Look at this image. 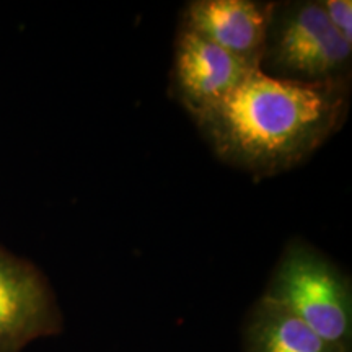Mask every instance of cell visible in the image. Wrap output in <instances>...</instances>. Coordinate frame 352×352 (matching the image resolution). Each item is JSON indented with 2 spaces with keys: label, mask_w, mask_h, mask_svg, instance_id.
I'll list each match as a JSON object with an SVG mask.
<instances>
[{
  "label": "cell",
  "mask_w": 352,
  "mask_h": 352,
  "mask_svg": "<svg viewBox=\"0 0 352 352\" xmlns=\"http://www.w3.org/2000/svg\"><path fill=\"white\" fill-rule=\"evenodd\" d=\"M328 20L346 41L352 43V2L351 0H323L321 2Z\"/></svg>",
  "instance_id": "obj_8"
},
{
  "label": "cell",
  "mask_w": 352,
  "mask_h": 352,
  "mask_svg": "<svg viewBox=\"0 0 352 352\" xmlns=\"http://www.w3.org/2000/svg\"><path fill=\"white\" fill-rule=\"evenodd\" d=\"M243 347L245 352H341L264 297H259L246 318Z\"/></svg>",
  "instance_id": "obj_7"
},
{
  "label": "cell",
  "mask_w": 352,
  "mask_h": 352,
  "mask_svg": "<svg viewBox=\"0 0 352 352\" xmlns=\"http://www.w3.org/2000/svg\"><path fill=\"white\" fill-rule=\"evenodd\" d=\"M63 329V314L43 272L0 248V352H21Z\"/></svg>",
  "instance_id": "obj_4"
},
{
  "label": "cell",
  "mask_w": 352,
  "mask_h": 352,
  "mask_svg": "<svg viewBox=\"0 0 352 352\" xmlns=\"http://www.w3.org/2000/svg\"><path fill=\"white\" fill-rule=\"evenodd\" d=\"M274 2L195 0L184 8L182 26L259 69Z\"/></svg>",
  "instance_id": "obj_6"
},
{
  "label": "cell",
  "mask_w": 352,
  "mask_h": 352,
  "mask_svg": "<svg viewBox=\"0 0 352 352\" xmlns=\"http://www.w3.org/2000/svg\"><path fill=\"white\" fill-rule=\"evenodd\" d=\"M261 297L297 316L336 349L352 351L351 280L314 246L290 241Z\"/></svg>",
  "instance_id": "obj_2"
},
{
  "label": "cell",
  "mask_w": 352,
  "mask_h": 352,
  "mask_svg": "<svg viewBox=\"0 0 352 352\" xmlns=\"http://www.w3.org/2000/svg\"><path fill=\"white\" fill-rule=\"evenodd\" d=\"M352 43L331 25L321 2L272 6L259 70L300 83H349Z\"/></svg>",
  "instance_id": "obj_3"
},
{
  "label": "cell",
  "mask_w": 352,
  "mask_h": 352,
  "mask_svg": "<svg viewBox=\"0 0 352 352\" xmlns=\"http://www.w3.org/2000/svg\"><path fill=\"white\" fill-rule=\"evenodd\" d=\"M349 91V83L290 82L258 69L195 121L220 160L270 178L303 164L341 129Z\"/></svg>",
  "instance_id": "obj_1"
},
{
  "label": "cell",
  "mask_w": 352,
  "mask_h": 352,
  "mask_svg": "<svg viewBox=\"0 0 352 352\" xmlns=\"http://www.w3.org/2000/svg\"><path fill=\"white\" fill-rule=\"evenodd\" d=\"M258 67L215 46L182 26L176 38L173 88L179 103L192 118L215 107L248 78Z\"/></svg>",
  "instance_id": "obj_5"
}]
</instances>
